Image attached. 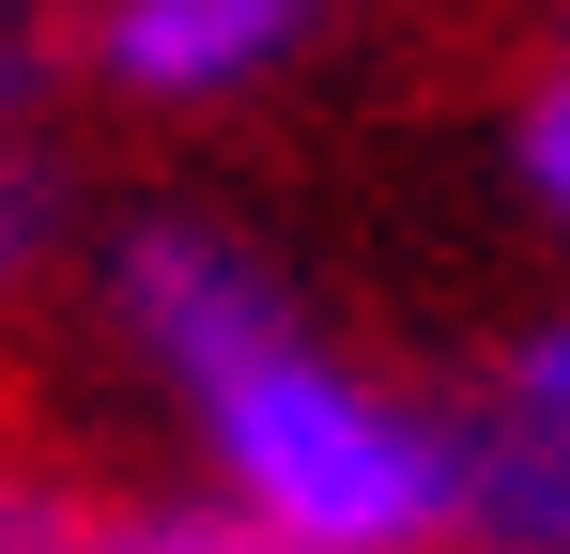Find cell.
Returning a JSON list of instances; mask_svg holds the SVG:
<instances>
[{
	"label": "cell",
	"mask_w": 570,
	"mask_h": 554,
	"mask_svg": "<svg viewBox=\"0 0 570 554\" xmlns=\"http://www.w3.org/2000/svg\"><path fill=\"white\" fill-rule=\"evenodd\" d=\"M94 308L124 369L186 416L200 493H232L293 554H448V416L463 400L355 355L247 216H216V200L108 216Z\"/></svg>",
	"instance_id": "obj_1"
},
{
	"label": "cell",
	"mask_w": 570,
	"mask_h": 554,
	"mask_svg": "<svg viewBox=\"0 0 570 554\" xmlns=\"http://www.w3.org/2000/svg\"><path fill=\"white\" fill-rule=\"evenodd\" d=\"M340 16L355 0H94V16H62V62L139 123H232L308 78L340 47Z\"/></svg>",
	"instance_id": "obj_2"
},
{
	"label": "cell",
	"mask_w": 570,
	"mask_h": 554,
	"mask_svg": "<svg viewBox=\"0 0 570 554\" xmlns=\"http://www.w3.org/2000/svg\"><path fill=\"white\" fill-rule=\"evenodd\" d=\"M448 554H570V432L540 416H448Z\"/></svg>",
	"instance_id": "obj_3"
},
{
	"label": "cell",
	"mask_w": 570,
	"mask_h": 554,
	"mask_svg": "<svg viewBox=\"0 0 570 554\" xmlns=\"http://www.w3.org/2000/svg\"><path fill=\"white\" fill-rule=\"evenodd\" d=\"M78 247H94V200H78L62 123H0V324H16L31 293H62Z\"/></svg>",
	"instance_id": "obj_4"
},
{
	"label": "cell",
	"mask_w": 570,
	"mask_h": 554,
	"mask_svg": "<svg viewBox=\"0 0 570 554\" xmlns=\"http://www.w3.org/2000/svg\"><path fill=\"white\" fill-rule=\"evenodd\" d=\"M493 155H509V200L570 247V0H540V47H524V78H509Z\"/></svg>",
	"instance_id": "obj_5"
},
{
	"label": "cell",
	"mask_w": 570,
	"mask_h": 554,
	"mask_svg": "<svg viewBox=\"0 0 570 554\" xmlns=\"http://www.w3.org/2000/svg\"><path fill=\"white\" fill-rule=\"evenodd\" d=\"M94 540H108V477L0 432V554H94Z\"/></svg>",
	"instance_id": "obj_6"
},
{
	"label": "cell",
	"mask_w": 570,
	"mask_h": 554,
	"mask_svg": "<svg viewBox=\"0 0 570 554\" xmlns=\"http://www.w3.org/2000/svg\"><path fill=\"white\" fill-rule=\"evenodd\" d=\"M94 554H293L278 524H247L232 493H200V477H170V493H108V540Z\"/></svg>",
	"instance_id": "obj_7"
},
{
	"label": "cell",
	"mask_w": 570,
	"mask_h": 554,
	"mask_svg": "<svg viewBox=\"0 0 570 554\" xmlns=\"http://www.w3.org/2000/svg\"><path fill=\"white\" fill-rule=\"evenodd\" d=\"M493 416H540V432H570V293L556 308H524L509 339H493V385H478Z\"/></svg>",
	"instance_id": "obj_8"
},
{
	"label": "cell",
	"mask_w": 570,
	"mask_h": 554,
	"mask_svg": "<svg viewBox=\"0 0 570 554\" xmlns=\"http://www.w3.org/2000/svg\"><path fill=\"white\" fill-rule=\"evenodd\" d=\"M62 92H78L62 16H16V0H0V123H62Z\"/></svg>",
	"instance_id": "obj_9"
},
{
	"label": "cell",
	"mask_w": 570,
	"mask_h": 554,
	"mask_svg": "<svg viewBox=\"0 0 570 554\" xmlns=\"http://www.w3.org/2000/svg\"><path fill=\"white\" fill-rule=\"evenodd\" d=\"M16 16H62V0H16Z\"/></svg>",
	"instance_id": "obj_10"
}]
</instances>
